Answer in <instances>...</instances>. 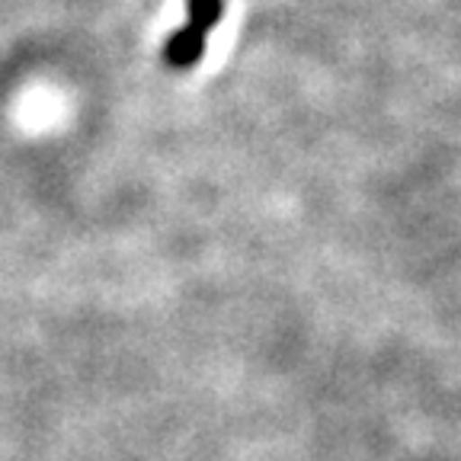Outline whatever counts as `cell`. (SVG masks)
I'll return each mask as SVG.
<instances>
[{
  "label": "cell",
  "mask_w": 461,
  "mask_h": 461,
  "mask_svg": "<svg viewBox=\"0 0 461 461\" xmlns=\"http://www.w3.org/2000/svg\"><path fill=\"white\" fill-rule=\"evenodd\" d=\"M221 10H224L221 0H189L186 26L176 29L164 49L167 61L173 68H193L205 55V42H209L212 29L221 20Z\"/></svg>",
  "instance_id": "obj_1"
}]
</instances>
